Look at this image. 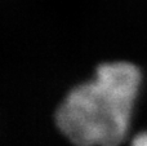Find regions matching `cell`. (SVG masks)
Masks as SVG:
<instances>
[{
  "mask_svg": "<svg viewBox=\"0 0 147 146\" xmlns=\"http://www.w3.org/2000/svg\"><path fill=\"white\" fill-rule=\"evenodd\" d=\"M140 84L134 65H101L94 79L65 97L56 113L57 126L76 146H117L128 133Z\"/></svg>",
  "mask_w": 147,
  "mask_h": 146,
  "instance_id": "obj_1",
  "label": "cell"
},
{
  "mask_svg": "<svg viewBox=\"0 0 147 146\" xmlns=\"http://www.w3.org/2000/svg\"><path fill=\"white\" fill-rule=\"evenodd\" d=\"M132 146H147V133H140L134 139Z\"/></svg>",
  "mask_w": 147,
  "mask_h": 146,
  "instance_id": "obj_2",
  "label": "cell"
}]
</instances>
